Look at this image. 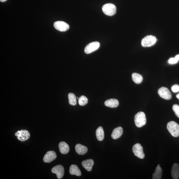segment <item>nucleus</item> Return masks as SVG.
Here are the masks:
<instances>
[{
	"label": "nucleus",
	"instance_id": "f257e3e1",
	"mask_svg": "<svg viewBox=\"0 0 179 179\" xmlns=\"http://www.w3.org/2000/svg\"><path fill=\"white\" fill-rule=\"evenodd\" d=\"M134 122L136 127H141L145 125L146 123V119L145 113L140 111L137 113L134 117Z\"/></svg>",
	"mask_w": 179,
	"mask_h": 179
},
{
	"label": "nucleus",
	"instance_id": "f03ea898",
	"mask_svg": "<svg viewBox=\"0 0 179 179\" xmlns=\"http://www.w3.org/2000/svg\"><path fill=\"white\" fill-rule=\"evenodd\" d=\"M167 128L169 132L174 137L179 136V125L174 121L169 122L167 125Z\"/></svg>",
	"mask_w": 179,
	"mask_h": 179
},
{
	"label": "nucleus",
	"instance_id": "7ed1b4c3",
	"mask_svg": "<svg viewBox=\"0 0 179 179\" xmlns=\"http://www.w3.org/2000/svg\"><path fill=\"white\" fill-rule=\"evenodd\" d=\"M102 9L103 13L108 16H113L116 13V7L112 3L105 4L103 6Z\"/></svg>",
	"mask_w": 179,
	"mask_h": 179
},
{
	"label": "nucleus",
	"instance_id": "20e7f679",
	"mask_svg": "<svg viewBox=\"0 0 179 179\" xmlns=\"http://www.w3.org/2000/svg\"><path fill=\"white\" fill-rule=\"evenodd\" d=\"M156 40L155 36L152 35L147 36L142 40V46L144 47L151 46L156 43Z\"/></svg>",
	"mask_w": 179,
	"mask_h": 179
},
{
	"label": "nucleus",
	"instance_id": "39448f33",
	"mask_svg": "<svg viewBox=\"0 0 179 179\" xmlns=\"http://www.w3.org/2000/svg\"><path fill=\"white\" fill-rule=\"evenodd\" d=\"M15 135L18 140L21 142H24L29 139L30 137V134L27 130H21L16 132Z\"/></svg>",
	"mask_w": 179,
	"mask_h": 179
},
{
	"label": "nucleus",
	"instance_id": "423d86ee",
	"mask_svg": "<svg viewBox=\"0 0 179 179\" xmlns=\"http://www.w3.org/2000/svg\"><path fill=\"white\" fill-rule=\"evenodd\" d=\"M133 151L135 155L138 158L143 159L145 157L143 148L139 143H136L133 146Z\"/></svg>",
	"mask_w": 179,
	"mask_h": 179
},
{
	"label": "nucleus",
	"instance_id": "0eeeda50",
	"mask_svg": "<svg viewBox=\"0 0 179 179\" xmlns=\"http://www.w3.org/2000/svg\"><path fill=\"white\" fill-rule=\"evenodd\" d=\"M100 44L99 42H91L85 47L84 52L85 53L89 54L91 53L99 48Z\"/></svg>",
	"mask_w": 179,
	"mask_h": 179
},
{
	"label": "nucleus",
	"instance_id": "6e6552de",
	"mask_svg": "<svg viewBox=\"0 0 179 179\" xmlns=\"http://www.w3.org/2000/svg\"><path fill=\"white\" fill-rule=\"evenodd\" d=\"M158 93L160 96L164 99L169 100L172 98L171 93L169 90L165 87H162L158 90Z\"/></svg>",
	"mask_w": 179,
	"mask_h": 179
},
{
	"label": "nucleus",
	"instance_id": "1a4fd4ad",
	"mask_svg": "<svg viewBox=\"0 0 179 179\" xmlns=\"http://www.w3.org/2000/svg\"><path fill=\"white\" fill-rule=\"evenodd\" d=\"M54 26L56 30L61 32L66 31L70 28V26L68 24L62 21L54 22Z\"/></svg>",
	"mask_w": 179,
	"mask_h": 179
},
{
	"label": "nucleus",
	"instance_id": "9d476101",
	"mask_svg": "<svg viewBox=\"0 0 179 179\" xmlns=\"http://www.w3.org/2000/svg\"><path fill=\"white\" fill-rule=\"evenodd\" d=\"M53 173L56 174L58 179L62 178L64 176V167L61 165H58L53 168L52 169Z\"/></svg>",
	"mask_w": 179,
	"mask_h": 179
},
{
	"label": "nucleus",
	"instance_id": "9b49d317",
	"mask_svg": "<svg viewBox=\"0 0 179 179\" xmlns=\"http://www.w3.org/2000/svg\"><path fill=\"white\" fill-rule=\"evenodd\" d=\"M57 155L55 152L54 151H48L45 154L43 158L44 162L46 163H50L56 159Z\"/></svg>",
	"mask_w": 179,
	"mask_h": 179
},
{
	"label": "nucleus",
	"instance_id": "f8f14e48",
	"mask_svg": "<svg viewBox=\"0 0 179 179\" xmlns=\"http://www.w3.org/2000/svg\"><path fill=\"white\" fill-rule=\"evenodd\" d=\"M94 164V161L91 159L83 160L82 164L83 166L88 171H91Z\"/></svg>",
	"mask_w": 179,
	"mask_h": 179
},
{
	"label": "nucleus",
	"instance_id": "ddd939ff",
	"mask_svg": "<svg viewBox=\"0 0 179 179\" xmlns=\"http://www.w3.org/2000/svg\"><path fill=\"white\" fill-rule=\"evenodd\" d=\"M123 133V128L121 127H117L114 129L111 134V137L114 139L119 138Z\"/></svg>",
	"mask_w": 179,
	"mask_h": 179
},
{
	"label": "nucleus",
	"instance_id": "4468645a",
	"mask_svg": "<svg viewBox=\"0 0 179 179\" xmlns=\"http://www.w3.org/2000/svg\"><path fill=\"white\" fill-rule=\"evenodd\" d=\"M105 105L107 107L111 108H115L118 106L119 101L117 99H111L106 101Z\"/></svg>",
	"mask_w": 179,
	"mask_h": 179
},
{
	"label": "nucleus",
	"instance_id": "2eb2a0df",
	"mask_svg": "<svg viewBox=\"0 0 179 179\" xmlns=\"http://www.w3.org/2000/svg\"><path fill=\"white\" fill-rule=\"evenodd\" d=\"M59 148L61 153L66 154L68 153L70 150V147L66 142H61L59 144Z\"/></svg>",
	"mask_w": 179,
	"mask_h": 179
},
{
	"label": "nucleus",
	"instance_id": "dca6fc26",
	"mask_svg": "<svg viewBox=\"0 0 179 179\" xmlns=\"http://www.w3.org/2000/svg\"><path fill=\"white\" fill-rule=\"evenodd\" d=\"M75 149L77 153L80 155L86 154L88 151V149L86 146L79 144L75 146Z\"/></svg>",
	"mask_w": 179,
	"mask_h": 179
},
{
	"label": "nucleus",
	"instance_id": "f3484780",
	"mask_svg": "<svg viewBox=\"0 0 179 179\" xmlns=\"http://www.w3.org/2000/svg\"><path fill=\"white\" fill-rule=\"evenodd\" d=\"M172 176L173 179H178L179 178V165L175 163L173 165L172 169Z\"/></svg>",
	"mask_w": 179,
	"mask_h": 179
},
{
	"label": "nucleus",
	"instance_id": "a211bd4d",
	"mask_svg": "<svg viewBox=\"0 0 179 179\" xmlns=\"http://www.w3.org/2000/svg\"><path fill=\"white\" fill-rule=\"evenodd\" d=\"M70 172L71 174L75 175L77 176H80L81 175V171L78 166L74 164H72L71 166Z\"/></svg>",
	"mask_w": 179,
	"mask_h": 179
},
{
	"label": "nucleus",
	"instance_id": "6ab92c4d",
	"mask_svg": "<svg viewBox=\"0 0 179 179\" xmlns=\"http://www.w3.org/2000/svg\"><path fill=\"white\" fill-rule=\"evenodd\" d=\"M162 170L160 166V164H158L156 168L155 172L152 174V179H160L162 178Z\"/></svg>",
	"mask_w": 179,
	"mask_h": 179
},
{
	"label": "nucleus",
	"instance_id": "aec40b11",
	"mask_svg": "<svg viewBox=\"0 0 179 179\" xmlns=\"http://www.w3.org/2000/svg\"><path fill=\"white\" fill-rule=\"evenodd\" d=\"M96 136L97 139L99 141H102L104 138V133L102 127L98 128L96 131Z\"/></svg>",
	"mask_w": 179,
	"mask_h": 179
},
{
	"label": "nucleus",
	"instance_id": "412c9836",
	"mask_svg": "<svg viewBox=\"0 0 179 179\" xmlns=\"http://www.w3.org/2000/svg\"><path fill=\"white\" fill-rule=\"evenodd\" d=\"M132 77L133 81L136 84H140L143 80V77L141 75L137 73H133L132 75Z\"/></svg>",
	"mask_w": 179,
	"mask_h": 179
},
{
	"label": "nucleus",
	"instance_id": "4be33fe9",
	"mask_svg": "<svg viewBox=\"0 0 179 179\" xmlns=\"http://www.w3.org/2000/svg\"><path fill=\"white\" fill-rule=\"evenodd\" d=\"M69 103L71 105H75L77 104V99L76 96L73 93H70L68 95Z\"/></svg>",
	"mask_w": 179,
	"mask_h": 179
},
{
	"label": "nucleus",
	"instance_id": "5701e85b",
	"mask_svg": "<svg viewBox=\"0 0 179 179\" xmlns=\"http://www.w3.org/2000/svg\"><path fill=\"white\" fill-rule=\"evenodd\" d=\"M88 102V99L84 95H82L79 98L78 103L80 105H85L87 104Z\"/></svg>",
	"mask_w": 179,
	"mask_h": 179
},
{
	"label": "nucleus",
	"instance_id": "b1692460",
	"mask_svg": "<svg viewBox=\"0 0 179 179\" xmlns=\"http://www.w3.org/2000/svg\"><path fill=\"white\" fill-rule=\"evenodd\" d=\"M172 109L176 116L179 118V105L176 104L172 106Z\"/></svg>",
	"mask_w": 179,
	"mask_h": 179
},
{
	"label": "nucleus",
	"instance_id": "393cba45",
	"mask_svg": "<svg viewBox=\"0 0 179 179\" xmlns=\"http://www.w3.org/2000/svg\"><path fill=\"white\" fill-rule=\"evenodd\" d=\"M172 90L174 93L178 92L179 91V85L175 84L172 86L171 88Z\"/></svg>",
	"mask_w": 179,
	"mask_h": 179
},
{
	"label": "nucleus",
	"instance_id": "a878e982",
	"mask_svg": "<svg viewBox=\"0 0 179 179\" xmlns=\"http://www.w3.org/2000/svg\"><path fill=\"white\" fill-rule=\"evenodd\" d=\"M178 61L175 58H172L169 59L168 61V64H176L178 62Z\"/></svg>",
	"mask_w": 179,
	"mask_h": 179
},
{
	"label": "nucleus",
	"instance_id": "bb28decb",
	"mask_svg": "<svg viewBox=\"0 0 179 179\" xmlns=\"http://www.w3.org/2000/svg\"><path fill=\"white\" fill-rule=\"evenodd\" d=\"M175 58L178 61L179 60V54L177 55Z\"/></svg>",
	"mask_w": 179,
	"mask_h": 179
},
{
	"label": "nucleus",
	"instance_id": "cd10ccee",
	"mask_svg": "<svg viewBox=\"0 0 179 179\" xmlns=\"http://www.w3.org/2000/svg\"><path fill=\"white\" fill-rule=\"evenodd\" d=\"M177 98L179 99V93L176 95Z\"/></svg>",
	"mask_w": 179,
	"mask_h": 179
},
{
	"label": "nucleus",
	"instance_id": "c85d7f7f",
	"mask_svg": "<svg viewBox=\"0 0 179 179\" xmlns=\"http://www.w3.org/2000/svg\"><path fill=\"white\" fill-rule=\"evenodd\" d=\"M7 1V0H0V1L1 2H5Z\"/></svg>",
	"mask_w": 179,
	"mask_h": 179
}]
</instances>
